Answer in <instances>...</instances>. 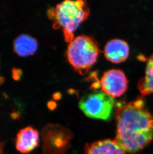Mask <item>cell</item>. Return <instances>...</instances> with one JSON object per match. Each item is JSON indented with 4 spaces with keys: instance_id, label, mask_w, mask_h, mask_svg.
I'll return each instance as SVG.
<instances>
[{
    "instance_id": "3957f363",
    "label": "cell",
    "mask_w": 153,
    "mask_h": 154,
    "mask_svg": "<svg viewBox=\"0 0 153 154\" xmlns=\"http://www.w3.org/2000/svg\"><path fill=\"white\" fill-rule=\"evenodd\" d=\"M98 46L92 38L87 35L77 36L70 42L67 51L68 61L79 71L90 69L97 61Z\"/></svg>"
},
{
    "instance_id": "9a60e30c",
    "label": "cell",
    "mask_w": 153,
    "mask_h": 154,
    "mask_svg": "<svg viewBox=\"0 0 153 154\" xmlns=\"http://www.w3.org/2000/svg\"><path fill=\"white\" fill-rule=\"evenodd\" d=\"M5 141H2L0 140V154H4V148Z\"/></svg>"
},
{
    "instance_id": "277c9868",
    "label": "cell",
    "mask_w": 153,
    "mask_h": 154,
    "mask_svg": "<svg viewBox=\"0 0 153 154\" xmlns=\"http://www.w3.org/2000/svg\"><path fill=\"white\" fill-rule=\"evenodd\" d=\"M113 98L103 91H97L84 95L79 102V107L87 116L107 120L112 115Z\"/></svg>"
},
{
    "instance_id": "52a82bcc",
    "label": "cell",
    "mask_w": 153,
    "mask_h": 154,
    "mask_svg": "<svg viewBox=\"0 0 153 154\" xmlns=\"http://www.w3.org/2000/svg\"><path fill=\"white\" fill-rule=\"evenodd\" d=\"M38 131L32 126L22 128L16 134L15 144L17 151L22 154H29L39 145Z\"/></svg>"
},
{
    "instance_id": "30bf717a",
    "label": "cell",
    "mask_w": 153,
    "mask_h": 154,
    "mask_svg": "<svg viewBox=\"0 0 153 154\" xmlns=\"http://www.w3.org/2000/svg\"><path fill=\"white\" fill-rule=\"evenodd\" d=\"M85 149L86 154H125L115 140H104L87 144Z\"/></svg>"
},
{
    "instance_id": "5b68a950",
    "label": "cell",
    "mask_w": 153,
    "mask_h": 154,
    "mask_svg": "<svg viewBox=\"0 0 153 154\" xmlns=\"http://www.w3.org/2000/svg\"><path fill=\"white\" fill-rule=\"evenodd\" d=\"M128 80L125 74L119 69H111L103 74L100 81L101 91L111 97L121 96L127 89Z\"/></svg>"
},
{
    "instance_id": "8992f818",
    "label": "cell",
    "mask_w": 153,
    "mask_h": 154,
    "mask_svg": "<svg viewBox=\"0 0 153 154\" xmlns=\"http://www.w3.org/2000/svg\"><path fill=\"white\" fill-rule=\"evenodd\" d=\"M41 136L44 154H61L64 144L63 133L58 125H46L42 129Z\"/></svg>"
},
{
    "instance_id": "e0dca14e",
    "label": "cell",
    "mask_w": 153,
    "mask_h": 154,
    "mask_svg": "<svg viewBox=\"0 0 153 154\" xmlns=\"http://www.w3.org/2000/svg\"><path fill=\"white\" fill-rule=\"evenodd\" d=\"M5 81V79L4 77H3L2 76H0V85H3Z\"/></svg>"
},
{
    "instance_id": "7c38bea8",
    "label": "cell",
    "mask_w": 153,
    "mask_h": 154,
    "mask_svg": "<svg viewBox=\"0 0 153 154\" xmlns=\"http://www.w3.org/2000/svg\"><path fill=\"white\" fill-rule=\"evenodd\" d=\"M12 78L15 81H19L22 75V70L21 69L13 67L12 69Z\"/></svg>"
},
{
    "instance_id": "ac0fdd59",
    "label": "cell",
    "mask_w": 153,
    "mask_h": 154,
    "mask_svg": "<svg viewBox=\"0 0 153 154\" xmlns=\"http://www.w3.org/2000/svg\"><path fill=\"white\" fill-rule=\"evenodd\" d=\"M148 61H150L151 63H153V54L149 58V60H148Z\"/></svg>"
},
{
    "instance_id": "ba28073f",
    "label": "cell",
    "mask_w": 153,
    "mask_h": 154,
    "mask_svg": "<svg viewBox=\"0 0 153 154\" xmlns=\"http://www.w3.org/2000/svg\"><path fill=\"white\" fill-rule=\"evenodd\" d=\"M104 54L106 58L111 63H120L128 58L129 48L127 42L122 39H112L105 46Z\"/></svg>"
},
{
    "instance_id": "9c48e42d",
    "label": "cell",
    "mask_w": 153,
    "mask_h": 154,
    "mask_svg": "<svg viewBox=\"0 0 153 154\" xmlns=\"http://www.w3.org/2000/svg\"><path fill=\"white\" fill-rule=\"evenodd\" d=\"M14 51L20 57L31 56L37 51V39L26 34H22L17 36L14 41Z\"/></svg>"
},
{
    "instance_id": "5bb4252c",
    "label": "cell",
    "mask_w": 153,
    "mask_h": 154,
    "mask_svg": "<svg viewBox=\"0 0 153 154\" xmlns=\"http://www.w3.org/2000/svg\"><path fill=\"white\" fill-rule=\"evenodd\" d=\"M10 116L12 119L18 120L20 119V116L18 112H16V111H14L12 112V113L10 114Z\"/></svg>"
},
{
    "instance_id": "6da1fadb",
    "label": "cell",
    "mask_w": 153,
    "mask_h": 154,
    "mask_svg": "<svg viewBox=\"0 0 153 154\" xmlns=\"http://www.w3.org/2000/svg\"><path fill=\"white\" fill-rule=\"evenodd\" d=\"M116 140L124 151L142 150L153 139V114L144 99L138 98L116 108Z\"/></svg>"
},
{
    "instance_id": "7a4b0ae2",
    "label": "cell",
    "mask_w": 153,
    "mask_h": 154,
    "mask_svg": "<svg viewBox=\"0 0 153 154\" xmlns=\"http://www.w3.org/2000/svg\"><path fill=\"white\" fill-rule=\"evenodd\" d=\"M90 15V9L84 1H65L54 8L53 28H61L66 42L74 39V32Z\"/></svg>"
},
{
    "instance_id": "2e32d148",
    "label": "cell",
    "mask_w": 153,
    "mask_h": 154,
    "mask_svg": "<svg viewBox=\"0 0 153 154\" xmlns=\"http://www.w3.org/2000/svg\"><path fill=\"white\" fill-rule=\"evenodd\" d=\"M48 107L50 110H53L56 107V103L53 101H50L48 103Z\"/></svg>"
},
{
    "instance_id": "4fadbf2b",
    "label": "cell",
    "mask_w": 153,
    "mask_h": 154,
    "mask_svg": "<svg viewBox=\"0 0 153 154\" xmlns=\"http://www.w3.org/2000/svg\"><path fill=\"white\" fill-rule=\"evenodd\" d=\"M47 15L48 18L51 20H53L54 16V8H50L47 11Z\"/></svg>"
},
{
    "instance_id": "8fae6325",
    "label": "cell",
    "mask_w": 153,
    "mask_h": 154,
    "mask_svg": "<svg viewBox=\"0 0 153 154\" xmlns=\"http://www.w3.org/2000/svg\"><path fill=\"white\" fill-rule=\"evenodd\" d=\"M139 90L143 95L153 93V63L148 61L144 77L138 83Z\"/></svg>"
}]
</instances>
